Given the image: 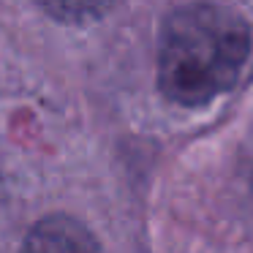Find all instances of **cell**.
<instances>
[{
    "label": "cell",
    "mask_w": 253,
    "mask_h": 253,
    "mask_svg": "<svg viewBox=\"0 0 253 253\" xmlns=\"http://www.w3.org/2000/svg\"><path fill=\"white\" fill-rule=\"evenodd\" d=\"M253 55V30L220 3H188L164 19L155 46L158 90L182 109L212 104L237 87Z\"/></svg>",
    "instance_id": "obj_1"
},
{
    "label": "cell",
    "mask_w": 253,
    "mask_h": 253,
    "mask_svg": "<svg viewBox=\"0 0 253 253\" xmlns=\"http://www.w3.org/2000/svg\"><path fill=\"white\" fill-rule=\"evenodd\" d=\"M19 253H104L90 226L71 215H46L25 234Z\"/></svg>",
    "instance_id": "obj_2"
},
{
    "label": "cell",
    "mask_w": 253,
    "mask_h": 253,
    "mask_svg": "<svg viewBox=\"0 0 253 253\" xmlns=\"http://www.w3.org/2000/svg\"><path fill=\"white\" fill-rule=\"evenodd\" d=\"M41 11H46L52 19L66 25H84L101 19L106 11L120 3V0H36Z\"/></svg>",
    "instance_id": "obj_3"
}]
</instances>
